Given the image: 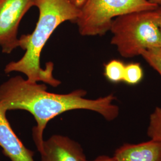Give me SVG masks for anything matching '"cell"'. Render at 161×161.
<instances>
[{
    "mask_svg": "<svg viewBox=\"0 0 161 161\" xmlns=\"http://www.w3.org/2000/svg\"><path fill=\"white\" fill-rule=\"evenodd\" d=\"M144 60L161 76V48H154L142 52Z\"/></svg>",
    "mask_w": 161,
    "mask_h": 161,
    "instance_id": "12",
    "label": "cell"
},
{
    "mask_svg": "<svg viewBox=\"0 0 161 161\" xmlns=\"http://www.w3.org/2000/svg\"><path fill=\"white\" fill-rule=\"evenodd\" d=\"M116 161H161V142L151 139L138 144H125L115 151Z\"/></svg>",
    "mask_w": 161,
    "mask_h": 161,
    "instance_id": "8",
    "label": "cell"
},
{
    "mask_svg": "<svg viewBox=\"0 0 161 161\" xmlns=\"http://www.w3.org/2000/svg\"><path fill=\"white\" fill-rule=\"evenodd\" d=\"M35 6L39 10L38 20L33 32L19 38V47L25 50L23 57L6 64L4 72H20L31 82L42 81L53 87L61 82L53 75L54 64L48 62L46 68L41 67V52L58 26L66 21L76 23L80 9L69 0H35Z\"/></svg>",
    "mask_w": 161,
    "mask_h": 161,
    "instance_id": "2",
    "label": "cell"
},
{
    "mask_svg": "<svg viewBox=\"0 0 161 161\" xmlns=\"http://www.w3.org/2000/svg\"><path fill=\"white\" fill-rule=\"evenodd\" d=\"M7 110L0 103V147L11 161H35L34 153L26 148L18 138L8 121Z\"/></svg>",
    "mask_w": 161,
    "mask_h": 161,
    "instance_id": "7",
    "label": "cell"
},
{
    "mask_svg": "<svg viewBox=\"0 0 161 161\" xmlns=\"http://www.w3.org/2000/svg\"><path fill=\"white\" fill-rule=\"evenodd\" d=\"M143 70L141 65L137 63H131L125 65L123 81L129 85H136L142 80Z\"/></svg>",
    "mask_w": 161,
    "mask_h": 161,
    "instance_id": "10",
    "label": "cell"
},
{
    "mask_svg": "<svg viewBox=\"0 0 161 161\" xmlns=\"http://www.w3.org/2000/svg\"><path fill=\"white\" fill-rule=\"evenodd\" d=\"M158 7L147 0H86L76 23L82 36H103L116 17Z\"/></svg>",
    "mask_w": 161,
    "mask_h": 161,
    "instance_id": "4",
    "label": "cell"
},
{
    "mask_svg": "<svg viewBox=\"0 0 161 161\" xmlns=\"http://www.w3.org/2000/svg\"><path fill=\"white\" fill-rule=\"evenodd\" d=\"M156 12L157 14V19H158V25L159 27V29L161 31V6H159L156 9Z\"/></svg>",
    "mask_w": 161,
    "mask_h": 161,
    "instance_id": "14",
    "label": "cell"
},
{
    "mask_svg": "<svg viewBox=\"0 0 161 161\" xmlns=\"http://www.w3.org/2000/svg\"><path fill=\"white\" fill-rule=\"evenodd\" d=\"M147 135L152 140L161 142V108L156 107L150 115Z\"/></svg>",
    "mask_w": 161,
    "mask_h": 161,
    "instance_id": "11",
    "label": "cell"
},
{
    "mask_svg": "<svg viewBox=\"0 0 161 161\" xmlns=\"http://www.w3.org/2000/svg\"><path fill=\"white\" fill-rule=\"evenodd\" d=\"M35 0H0V47L2 52L10 54L19 47L17 37L20 22Z\"/></svg>",
    "mask_w": 161,
    "mask_h": 161,
    "instance_id": "5",
    "label": "cell"
},
{
    "mask_svg": "<svg viewBox=\"0 0 161 161\" xmlns=\"http://www.w3.org/2000/svg\"><path fill=\"white\" fill-rule=\"evenodd\" d=\"M125 66V65L121 61L112 60L104 66V76L114 83L123 81Z\"/></svg>",
    "mask_w": 161,
    "mask_h": 161,
    "instance_id": "9",
    "label": "cell"
},
{
    "mask_svg": "<svg viewBox=\"0 0 161 161\" xmlns=\"http://www.w3.org/2000/svg\"><path fill=\"white\" fill-rule=\"evenodd\" d=\"M86 94L81 89L68 94L48 92L45 84L25 80L19 75L0 85V103L7 111L23 110L34 117L36 125L32 129V136L39 152L43 147V133L47 124L64 112L88 110L100 114L108 121L118 117L119 109L114 104L116 100L114 94L97 99L86 98Z\"/></svg>",
    "mask_w": 161,
    "mask_h": 161,
    "instance_id": "1",
    "label": "cell"
},
{
    "mask_svg": "<svg viewBox=\"0 0 161 161\" xmlns=\"http://www.w3.org/2000/svg\"><path fill=\"white\" fill-rule=\"evenodd\" d=\"M150 3L155 4L158 6H161V0H147Z\"/></svg>",
    "mask_w": 161,
    "mask_h": 161,
    "instance_id": "16",
    "label": "cell"
},
{
    "mask_svg": "<svg viewBox=\"0 0 161 161\" xmlns=\"http://www.w3.org/2000/svg\"><path fill=\"white\" fill-rule=\"evenodd\" d=\"M74 6L80 9L81 7L83 6L86 0H69Z\"/></svg>",
    "mask_w": 161,
    "mask_h": 161,
    "instance_id": "15",
    "label": "cell"
},
{
    "mask_svg": "<svg viewBox=\"0 0 161 161\" xmlns=\"http://www.w3.org/2000/svg\"><path fill=\"white\" fill-rule=\"evenodd\" d=\"M41 161H87L80 144L66 136L53 135L44 141Z\"/></svg>",
    "mask_w": 161,
    "mask_h": 161,
    "instance_id": "6",
    "label": "cell"
},
{
    "mask_svg": "<svg viewBox=\"0 0 161 161\" xmlns=\"http://www.w3.org/2000/svg\"><path fill=\"white\" fill-rule=\"evenodd\" d=\"M110 31L113 35L111 44L124 58H134L146 50L161 48V31L156 9L116 17Z\"/></svg>",
    "mask_w": 161,
    "mask_h": 161,
    "instance_id": "3",
    "label": "cell"
},
{
    "mask_svg": "<svg viewBox=\"0 0 161 161\" xmlns=\"http://www.w3.org/2000/svg\"><path fill=\"white\" fill-rule=\"evenodd\" d=\"M90 161H116L114 157H109L108 156H98L94 160Z\"/></svg>",
    "mask_w": 161,
    "mask_h": 161,
    "instance_id": "13",
    "label": "cell"
}]
</instances>
